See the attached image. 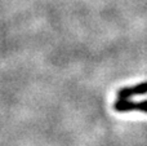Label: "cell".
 Instances as JSON below:
<instances>
[{
  "label": "cell",
  "instance_id": "1",
  "mask_svg": "<svg viewBox=\"0 0 147 146\" xmlns=\"http://www.w3.org/2000/svg\"><path fill=\"white\" fill-rule=\"evenodd\" d=\"M145 93H147V83H141V84H137L134 87H128L120 89L119 93H117V97L129 98L134 95H145Z\"/></svg>",
  "mask_w": 147,
  "mask_h": 146
},
{
  "label": "cell",
  "instance_id": "2",
  "mask_svg": "<svg viewBox=\"0 0 147 146\" xmlns=\"http://www.w3.org/2000/svg\"><path fill=\"white\" fill-rule=\"evenodd\" d=\"M114 106H115V110L119 111V113L136 110V103L132 102L130 100H128V98H117Z\"/></svg>",
  "mask_w": 147,
  "mask_h": 146
},
{
  "label": "cell",
  "instance_id": "3",
  "mask_svg": "<svg viewBox=\"0 0 147 146\" xmlns=\"http://www.w3.org/2000/svg\"><path fill=\"white\" fill-rule=\"evenodd\" d=\"M136 110H137V111H142V113H147V100L142 101V102L136 103Z\"/></svg>",
  "mask_w": 147,
  "mask_h": 146
}]
</instances>
